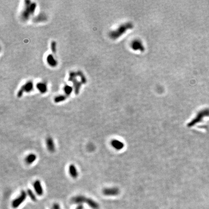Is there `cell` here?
Returning <instances> with one entry per match:
<instances>
[{"instance_id":"cell-6","label":"cell","mask_w":209,"mask_h":209,"mask_svg":"<svg viewBox=\"0 0 209 209\" xmlns=\"http://www.w3.org/2000/svg\"><path fill=\"white\" fill-rule=\"evenodd\" d=\"M47 150L51 153H54L55 151V146L53 139L51 137H48L46 140Z\"/></svg>"},{"instance_id":"cell-2","label":"cell","mask_w":209,"mask_h":209,"mask_svg":"<svg viewBox=\"0 0 209 209\" xmlns=\"http://www.w3.org/2000/svg\"><path fill=\"white\" fill-rule=\"evenodd\" d=\"M71 202L72 203L74 204L86 203L90 207L94 209H98L99 208L98 204L95 200L82 196H79L73 197L71 199Z\"/></svg>"},{"instance_id":"cell-11","label":"cell","mask_w":209,"mask_h":209,"mask_svg":"<svg viewBox=\"0 0 209 209\" xmlns=\"http://www.w3.org/2000/svg\"><path fill=\"white\" fill-rule=\"evenodd\" d=\"M36 158L37 156L35 154H29L25 158V162L29 165L32 164L36 161Z\"/></svg>"},{"instance_id":"cell-18","label":"cell","mask_w":209,"mask_h":209,"mask_svg":"<svg viewBox=\"0 0 209 209\" xmlns=\"http://www.w3.org/2000/svg\"><path fill=\"white\" fill-rule=\"evenodd\" d=\"M51 209H60L59 205L57 203L53 204Z\"/></svg>"},{"instance_id":"cell-19","label":"cell","mask_w":209,"mask_h":209,"mask_svg":"<svg viewBox=\"0 0 209 209\" xmlns=\"http://www.w3.org/2000/svg\"><path fill=\"white\" fill-rule=\"evenodd\" d=\"M83 206L82 205H79L77 207L76 209H83Z\"/></svg>"},{"instance_id":"cell-9","label":"cell","mask_w":209,"mask_h":209,"mask_svg":"<svg viewBox=\"0 0 209 209\" xmlns=\"http://www.w3.org/2000/svg\"><path fill=\"white\" fill-rule=\"evenodd\" d=\"M111 145L117 150H122L124 147V144L117 139H113L111 141Z\"/></svg>"},{"instance_id":"cell-17","label":"cell","mask_w":209,"mask_h":209,"mask_svg":"<svg viewBox=\"0 0 209 209\" xmlns=\"http://www.w3.org/2000/svg\"><path fill=\"white\" fill-rule=\"evenodd\" d=\"M51 49L52 51L54 53H55L56 52V43L55 42H52L51 43Z\"/></svg>"},{"instance_id":"cell-15","label":"cell","mask_w":209,"mask_h":209,"mask_svg":"<svg viewBox=\"0 0 209 209\" xmlns=\"http://www.w3.org/2000/svg\"><path fill=\"white\" fill-rule=\"evenodd\" d=\"M66 99V96H63V95H61V96L56 97L54 99V101L56 103H59L62 101H63Z\"/></svg>"},{"instance_id":"cell-10","label":"cell","mask_w":209,"mask_h":209,"mask_svg":"<svg viewBox=\"0 0 209 209\" xmlns=\"http://www.w3.org/2000/svg\"><path fill=\"white\" fill-rule=\"evenodd\" d=\"M68 170H69V173L70 174V175L73 178L76 179L78 177L79 173H78V172L74 165L71 164L69 166Z\"/></svg>"},{"instance_id":"cell-14","label":"cell","mask_w":209,"mask_h":209,"mask_svg":"<svg viewBox=\"0 0 209 209\" xmlns=\"http://www.w3.org/2000/svg\"><path fill=\"white\" fill-rule=\"evenodd\" d=\"M27 194L28 196H29V197L31 198V199H32V201H36V196L35 195L34 193H33V192L32 191V190L31 189H28L27 190Z\"/></svg>"},{"instance_id":"cell-12","label":"cell","mask_w":209,"mask_h":209,"mask_svg":"<svg viewBox=\"0 0 209 209\" xmlns=\"http://www.w3.org/2000/svg\"><path fill=\"white\" fill-rule=\"evenodd\" d=\"M47 63H48L51 66H55L57 64V62L54 59L53 57L51 55L48 56L47 58Z\"/></svg>"},{"instance_id":"cell-8","label":"cell","mask_w":209,"mask_h":209,"mask_svg":"<svg viewBox=\"0 0 209 209\" xmlns=\"http://www.w3.org/2000/svg\"><path fill=\"white\" fill-rule=\"evenodd\" d=\"M34 187L36 194L39 196H42L43 194V189L39 180H36L34 183Z\"/></svg>"},{"instance_id":"cell-7","label":"cell","mask_w":209,"mask_h":209,"mask_svg":"<svg viewBox=\"0 0 209 209\" xmlns=\"http://www.w3.org/2000/svg\"><path fill=\"white\" fill-rule=\"evenodd\" d=\"M32 82H29L27 83L26 84L24 85L20 89V91H19L18 96L19 97H20L23 94L24 91H26V92H29L32 90Z\"/></svg>"},{"instance_id":"cell-3","label":"cell","mask_w":209,"mask_h":209,"mask_svg":"<svg viewBox=\"0 0 209 209\" xmlns=\"http://www.w3.org/2000/svg\"><path fill=\"white\" fill-rule=\"evenodd\" d=\"M27 197V193L25 191H22L20 196L14 199L12 202V206L13 208H16L22 204Z\"/></svg>"},{"instance_id":"cell-1","label":"cell","mask_w":209,"mask_h":209,"mask_svg":"<svg viewBox=\"0 0 209 209\" xmlns=\"http://www.w3.org/2000/svg\"><path fill=\"white\" fill-rule=\"evenodd\" d=\"M133 28V24L131 22H127L121 25L118 29L111 32L110 34V36L111 38L113 39H117L119 37L122 36L126 32Z\"/></svg>"},{"instance_id":"cell-5","label":"cell","mask_w":209,"mask_h":209,"mask_svg":"<svg viewBox=\"0 0 209 209\" xmlns=\"http://www.w3.org/2000/svg\"><path fill=\"white\" fill-rule=\"evenodd\" d=\"M131 47L135 51H144V47L142 42L138 40H135L131 44Z\"/></svg>"},{"instance_id":"cell-16","label":"cell","mask_w":209,"mask_h":209,"mask_svg":"<svg viewBox=\"0 0 209 209\" xmlns=\"http://www.w3.org/2000/svg\"><path fill=\"white\" fill-rule=\"evenodd\" d=\"M72 91V89L71 87H69V86H66L65 87V88H64L65 93V94H66V95H70L71 94Z\"/></svg>"},{"instance_id":"cell-4","label":"cell","mask_w":209,"mask_h":209,"mask_svg":"<svg viewBox=\"0 0 209 209\" xmlns=\"http://www.w3.org/2000/svg\"><path fill=\"white\" fill-rule=\"evenodd\" d=\"M120 193V190L118 188L112 187L107 188L103 190V194L107 196H114L118 195Z\"/></svg>"},{"instance_id":"cell-13","label":"cell","mask_w":209,"mask_h":209,"mask_svg":"<svg viewBox=\"0 0 209 209\" xmlns=\"http://www.w3.org/2000/svg\"><path fill=\"white\" fill-rule=\"evenodd\" d=\"M37 87L38 89L42 93H45L47 91L46 86L43 83H38L37 85Z\"/></svg>"}]
</instances>
